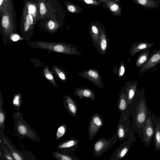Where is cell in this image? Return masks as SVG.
Segmentation results:
<instances>
[{
  "label": "cell",
  "instance_id": "cell-1",
  "mask_svg": "<svg viewBox=\"0 0 160 160\" xmlns=\"http://www.w3.org/2000/svg\"><path fill=\"white\" fill-rule=\"evenodd\" d=\"M125 114L132 116L131 127L133 131L139 136L148 118L151 114L144 96L135 95L131 103L128 106Z\"/></svg>",
  "mask_w": 160,
  "mask_h": 160
},
{
  "label": "cell",
  "instance_id": "cell-2",
  "mask_svg": "<svg viewBox=\"0 0 160 160\" xmlns=\"http://www.w3.org/2000/svg\"><path fill=\"white\" fill-rule=\"evenodd\" d=\"M1 16L0 34L4 42L8 41L11 36L15 33L16 19L13 0H4L0 6Z\"/></svg>",
  "mask_w": 160,
  "mask_h": 160
},
{
  "label": "cell",
  "instance_id": "cell-3",
  "mask_svg": "<svg viewBox=\"0 0 160 160\" xmlns=\"http://www.w3.org/2000/svg\"><path fill=\"white\" fill-rule=\"evenodd\" d=\"M27 43L32 48L44 49L51 52L69 55H82L76 46L67 43L35 41H28Z\"/></svg>",
  "mask_w": 160,
  "mask_h": 160
},
{
  "label": "cell",
  "instance_id": "cell-4",
  "mask_svg": "<svg viewBox=\"0 0 160 160\" xmlns=\"http://www.w3.org/2000/svg\"><path fill=\"white\" fill-rule=\"evenodd\" d=\"M23 114L19 111L13 113L14 130L17 135L21 138H27L34 142H40L37 133L24 119Z\"/></svg>",
  "mask_w": 160,
  "mask_h": 160
},
{
  "label": "cell",
  "instance_id": "cell-5",
  "mask_svg": "<svg viewBox=\"0 0 160 160\" xmlns=\"http://www.w3.org/2000/svg\"><path fill=\"white\" fill-rule=\"evenodd\" d=\"M156 116L154 113L150 115L143 127L142 132L139 136L140 140L147 147H149L153 137L155 124Z\"/></svg>",
  "mask_w": 160,
  "mask_h": 160
},
{
  "label": "cell",
  "instance_id": "cell-6",
  "mask_svg": "<svg viewBox=\"0 0 160 160\" xmlns=\"http://www.w3.org/2000/svg\"><path fill=\"white\" fill-rule=\"evenodd\" d=\"M131 127L129 116L121 113L116 132L118 139L121 141L125 140L134 133Z\"/></svg>",
  "mask_w": 160,
  "mask_h": 160
},
{
  "label": "cell",
  "instance_id": "cell-7",
  "mask_svg": "<svg viewBox=\"0 0 160 160\" xmlns=\"http://www.w3.org/2000/svg\"><path fill=\"white\" fill-rule=\"evenodd\" d=\"M2 142L9 149L15 160H36V156L28 150L21 151L17 149L12 141L4 134L2 136Z\"/></svg>",
  "mask_w": 160,
  "mask_h": 160
},
{
  "label": "cell",
  "instance_id": "cell-8",
  "mask_svg": "<svg viewBox=\"0 0 160 160\" xmlns=\"http://www.w3.org/2000/svg\"><path fill=\"white\" fill-rule=\"evenodd\" d=\"M118 139L116 132L109 139L104 137L101 138L97 140L93 145V153L97 157L101 156L112 145L117 142Z\"/></svg>",
  "mask_w": 160,
  "mask_h": 160
},
{
  "label": "cell",
  "instance_id": "cell-9",
  "mask_svg": "<svg viewBox=\"0 0 160 160\" xmlns=\"http://www.w3.org/2000/svg\"><path fill=\"white\" fill-rule=\"evenodd\" d=\"M128 140L122 144L115 151L110 159V160H119L122 158L129 151L136 140L134 134L128 137Z\"/></svg>",
  "mask_w": 160,
  "mask_h": 160
},
{
  "label": "cell",
  "instance_id": "cell-10",
  "mask_svg": "<svg viewBox=\"0 0 160 160\" xmlns=\"http://www.w3.org/2000/svg\"><path fill=\"white\" fill-rule=\"evenodd\" d=\"M103 125V120L99 114L95 113L92 116L89 122L88 129L90 140H92L94 138Z\"/></svg>",
  "mask_w": 160,
  "mask_h": 160
},
{
  "label": "cell",
  "instance_id": "cell-11",
  "mask_svg": "<svg viewBox=\"0 0 160 160\" xmlns=\"http://www.w3.org/2000/svg\"><path fill=\"white\" fill-rule=\"evenodd\" d=\"M78 76L82 77L92 82L98 87L101 89L104 86L102 78L99 72L96 69L90 68L84 70L78 74Z\"/></svg>",
  "mask_w": 160,
  "mask_h": 160
},
{
  "label": "cell",
  "instance_id": "cell-12",
  "mask_svg": "<svg viewBox=\"0 0 160 160\" xmlns=\"http://www.w3.org/2000/svg\"><path fill=\"white\" fill-rule=\"evenodd\" d=\"M27 13L32 16L36 24L40 19L38 0H24V5Z\"/></svg>",
  "mask_w": 160,
  "mask_h": 160
},
{
  "label": "cell",
  "instance_id": "cell-13",
  "mask_svg": "<svg viewBox=\"0 0 160 160\" xmlns=\"http://www.w3.org/2000/svg\"><path fill=\"white\" fill-rule=\"evenodd\" d=\"M160 63V49L155 50L149 55L147 62L140 68L139 71L145 72L155 67Z\"/></svg>",
  "mask_w": 160,
  "mask_h": 160
},
{
  "label": "cell",
  "instance_id": "cell-14",
  "mask_svg": "<svg viewBox=\"0 0 160 160\" xmlns=\"http://www.w3.org/2000/svg\"><path fill=\"white\" fill-rule=\"evenodd\" d=\"M109 39L103 26L101 29L99 40L96 48L100 55H104L107 51L109 45Z\"/></svg>",
  "mask_w": 160,
  "mask_h": 160
},
{
  "label": "cell",
  "instance_id": "cell-15",
  "mask_svg": "<svg viewBox=\"0 0 160 160\" xmlns=\"http://www.w3.org/2000/svg\"><path fill=\"white\" fill-rule=\"evenodd\" d=\"M79 140L75 138H70L58 144L56 148L66 152L75 151L79 144Z\"/></svg>",
  "mask_w": 160,
  "mask_h": 160
},
{
  "label": "cell",
  "instance_id": "cell-16",
  "mask_svg": "<svg viewBox=\"0 0 160 160\" xmlns=\"http://www.w3.org/2000/svg\"><path fill=\"white\" fill-rule=\"evenodd\" d=\"M125 86L122 88V91L125 93L127 97L128 106L132 102L136 92L138 84L137 81L130 82L129 81L125 82Z\"/></svg>",
  "mask_w": 160,
  "mask_h": 160
},
{
  "label": "cell",
  "instance_id": "cell-17",
  "mask_svg": "<svg viewBox=\"0 0 160 160\" xmlns=\"http://www.w3.org/2000/svg\"><path fill=\"white\" fill-rule=\"evenodd\" d=\"M63 102L64 107L68 113L73 117H76L78 111L77 102L68 94L64 96Z\"/></svg>",
  "mask_w": 160,
  "mask_h": 160
},
{
  "label": "cell",
  "instance_id": "cell-18",
  "mask_svg": "<svg viewBox=\"0 0 160 160\" xmlns=\"http://www.w3.org/2000/svg\"><path fill=\"white\" fill-rule=\"evenodd\" d=\"M102 6L116 16L121 15L122 8L118 2L113 0H99Z\"/></svg>",
  "mask_w": 160,
  "mask_h": 160
},
{
  "label": "cell",
  "instance_id": "cell-19",
  "mask_svg": "<svg viewBox=\"0 0 160 160\" xmlns=\"http://www.w3.org/2000/svg\"><path fill=\"white\" fill-rule=\"evenodd\" d=\"M102 25L99 22H92L89 26L88 32L92 39L94 47L96 48L99 40L101 29Z\"/></svg>",
  "mask_w": 160,
  "mask_h": 160
},
{
  "label": "cell",
  "instance_id": "cell-20",
  "mask_svg": "<svg viewBox=\"0 0 160 160\" xmlns=\"http://www.w3.org/2000/svg\"><path fill=\"white\" fill-rule=\"evenodd\" d=\"M74 96H78L80 99L83 98L95 100L96 94L95 92L91 89L87 87H78L76 88L73 94Z\"/></svg>",
  "mask_w": 160,
  "mask_h": 160
},
{
  "label": "cell",
  "instance_id": "cell-21",
  "mask_svg": "<svg viewBox=\"0 0 160 160\" xmlns=\"http://www.w3.org/2000/svg\"><path fill=\"white\" fill-rule=\"evenodd\" d=\"M154 45V44L147 42L145 41H141L134 43L129 50V53L133 56L138 52L146 49H149Z\"/></svg>",
  "mask_w": 160,
  "mask_h": 160
},
{
  "label": "cell",
  "instance_id": "cell-22",
  "mask_svg": "<svg viewBox=\"0 0 160 160\" xmlns=\"http://www.w3.org/2000/svg\"><path fill=\"white\" fill-rule=\"evenodd\" d=\"M20 27L23 38L27 40H29L33 36V29L28 23L22 15L20 22Z\"/></svg>",
  "mask_w": 160,
  "mask_h": 160
},
{
  "label": "cell",
  "instance_id": "cell-23",
  "mask_svg": "<svg viewBox=\"0 0 160 160\" xmlns=\"http://www.w3.org/2000/svg\"><path fill=\"white\" fill-rule=\"evenodd\" d=\"M155 127L153 135L155 151H160V118L156 117Z\"/></svg>",
  "mask_w": 160,
  "mask_h": 160
},
{
  "label": "cell",
  "instance_id": "cell-24",
  "mask_svg": "<svg viewBox=\"0 0 160 160\" xmlns=\"http://www.w3.org/2000/svg\"><path fill=\"white\" fill-rule=\"evenodd\" d=\"M117 108L120 113H126L128 107L127 97L122 90L119 93L117 102Z\"/></svg>",
  "mask_w": 160,
  "mask_h": 160
},
{
  "label": "cell",
  "instance_id": "cell-25",
  "mask_svg": "<svg viewBox=\"0 0 160 160\" xmlns=\"http://www.w3.org/2000/svg\"><path fill=\"white\" fill-rule=\"evenodd\" d=\"M3 101L1 93H0V139L2 141L5 122L6 118V112L3 108Z\"/></svg>",
  "mask_w": 160,
  "mask_h": 160
},
{
  "label": "cell",
  "instance_id": "cell-26",
  "mask_svg": "<svg viewBox=\"0 0 160 160\" xmlns=\"http://www.w3.org/2000/svg\"><path fill=\"white\" fill-rule=\"evenodd\" d=\"M137 4L147 9H155L160 4V0H133Z\"/></svg>",
  "mask_w": 160,
  "mask_h": 160
},
{
  "label": "cell",
  "instance_id": "cell-27",
  "mask_svg": "<svg viewBox=\"0 0 160 160\" xmlns=\"http://www.w3.org/2000/svg\"><path fill=\"white\" fill-rule=\"evenodd\" d=\"M53 157L57 160H79L78 157L71 155L68 152H66L60 150H57L52 152Z\"/></svg>",
  "mask_w": 160,
  "mask_h": 160
},
{
  "label": "cell",
  "instance_id": "cell-28",
  "mask_svg": "<svg viewBox=\"0 0 160 160\" xmlns=\"http://www.w3.org/2000/svg\"><path fill=\"white\" fill-rule=\"evenodd\" d=\"M150 54L149 49H144L141 51L137 58L136 66L138 68H140L147 61Z\"/></svg>",
  "mask_w": 160,
  "mask_h": 160
},
{
  "label": "cell",
  "instance_id": "cell-29",
  "mask_svg": "<svg viewBox=\"0 0 160 160\" xmlns=\"http://www.w3.org/2000/svg\"><path fill=\"white\" fill-rule=\"evenodd\" d=\"M42 72L45 79L54 87L58 88V85L54 77L53 72L49 70L47 65H46Z\"/></svg>",
  "mask_w": 160,
  "mask_h": 160
},
{
  "label": "cell",
  "instance_id": "cell-30",
  "mask_svg": "<svg viewBox=\"0 0 160 160\" xmlns=\"http://www.w3.org/2000/svg\"><path fill=\"white\" fill-rule=\"evenodd\" d=\"M52 68L53 72L55 74L61 81L65 82L67 81V73L63 69L56 66H52Z\"/></svg>",
  "mask_w": 160,
  "mask_h": 160
},
{
  "label": "cell",
  "instance_id": "cell-31",
  "mask_svg": "<svg viewBox=\"0 0 160 160\" xmlns=\"http://www.w3.org/2000/svg\"><path fill=\"white\" fill-rule=\"evenodd\" d=\"M64 3L67 10L71 13L78 14L82 12V10L81 8L69 1H64Z\"/></svg>",
  "mask_w": 160,
  "mask_h": 160
},
{
  "label": "cell",
  "instance_id": "cell-32",
  "mask_svg": "<svg viewBox=\"0 0 160 160\" xmlns=\"http://www.w3.org/2000/svg\"><path fill=\"white\" fill-rule=\"evenodd\" d=\"M60 26L59 23L55 21L49 20L46 23L45 28L47 32L53 33L56 31Z\"/></svg>",
  "mask_w": 160,
  "mask_h": 160
},
{
  "label": "cell",
  "instance_id": "cell-33",
  "mask_svg": "<svg viewBox=\"0 0 160 160\" xmlns=\"http://www.w3.org/2000/svg\"><path fill=\"white\" fill-rule=\"evenodd\" d=\"M22 94L18 92L15 94L13 97L12 103L15 109L18 111L20 108L22 102Z\"/></svg>",
  "mask_w": 160,
  "mask_h": 160
},
{
  "label": "cell",
  "instance_id": "cell-34",
  "mask_svg": "<svg viewBox=\"0 0 160 160\" xmlns=\"http://www.w3.org/2000/svg\"><path fill=\"white\" fill-rule=\"evenodd\" d=\"M68 131V126L65 123H62L58 127L57 129L56 135V139L58 140L62 137Z\"/></svg>",
  "mask_w": 160,
  "mask_h": 160
},
{
  "label": "cell",
  "instance_id": "cell-35",
  "mask_svg": "<svg viewBox=\"0 0 160 160\" xmlns=\"http://www.w3.org/2000/svg\"><path fill=\"white\" fill-rule=\"evenodd\" d=\"M39 6L40 18H42L48 14V5H46L44 0H41L39 2Z\"/></svg>",
  "mask_w": 160,
  "mask_h": 160
},
{
  "label": "cell",
  "instance_id": "cell-36",
  "mask_svg": "<svg viewBox=\"0 0 160 160\" xmlns=\"http://www.w3.org/2000/svg\"><path fill=\"white\" fill-rule=\"evenodd\" d=\"M83 3L86 5L98 6L100 5L101 3L99 0H78Z\"/></svg>",
  "mask_w": 160,
  "mask_h": 160
},
{
  "label": "cell",
  "instance_id": "cell-37",
  "mask_svg": "<svg viewBox=\"0 0 160 160\" xmlns=\"http://www.w3.org/2000/svg\"><path fill=\"white\" fill-rule=\"evenodd\" d=\"M126 67L122 61H121L120 62L119 67L118 68V71L117 75L120 78H121L124 75L126 69Z\"/></svg>",
  "mask_w": 160,
  "mask_h": 160
},
{
  "label": "cell",
  "instance_id": "cell-38",
  "mask_svg": "<svg viewBox=\"0 0 160 160\" xmlns=\"http://www.w3.org/2000/svg\"><path fill=\"white\" fill-rule=\"evenodd\" d=\"M5 151L4 157L6 160H15L10 152L4 146Z\"/></svg>",
  "mask_w": 160,
  "mask_h": 160
},
{
  "label": "cell",
  "instance_id": "cell-39",
  "mask_svg": "<svg viewBox=\"0 0 160 160\" xmlns=\"http://www.w3.org/2000/svg\"><path fill=\"white\" fill-rule=\"evenodd\" d=\"M3 143H0V159L6 160L4 157L5 151L4 149Z\"/></svg>",
  "mask_w": 160,
  "mask_h": 160
},
{
  "label": "cell",
  "instance_id": "cell-40",
  "mask_svg": "<svg viewBox=\"0 0 160 160\" xmlns=\"http://www.w3.org/2000/svg\"><path fill=\"white\" fill-rule=\"evenodd\" d=\"M22 39H24L25 40V38H21L18 35L15 33L12 34L10 37V39L12 40L14 42L24 40Z\"/></svg>",
  "mask_w": 160,
  "mask_h": 160
},
{
  "label": "cell",
  "instance_id": "cell-41",
  "mask_svg": "<svg viewBox=\"0 0 160 160\" xmlns=\"http://www.w3.org/2000/svg\"><path fill=\"white\" fill-rule=\"evenodd\" d=\"M4 0H0V6L2 5Z\"/></svg>",
  "mask_w": 160,
  "mask_h": 160
},
{
  "label": "cell",
  "instance_id": "cell-42",
  "mask_svg": "<svg viewBox=\"0 0 160 160\" xmlns=\"http://www.w3.org/2000/svg\"><path fill=\"white\" fill-rule=\"evenodd\" d=\"M114 1H115L116 2H120V0H113Z\"/></svg>",
  "mask_w": 160,
  "mask_h": 160
},
{
  "label": "cell",
  "instance_id": "cell-43",
  "mask_svg": "<svg viewBox=\"0 0 160 160\" xmlns=\"http://www.w3.org/2000/svg\"><path fill=\"white\" fill-rule=\"evenodd\" d=\"M38 0L39 2V1H40L41 0Z\"/></svg>",
  "mask_w": 160,
  "mask_h": 160
}]
</instances>
